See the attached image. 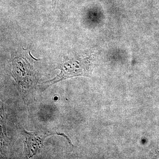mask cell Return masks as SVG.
<instances>
[{
    "instance_id": "6da1fadb",
    "label": "cell",
    "mask_w": 159,
    "mask_h": 159,
    "mask_svg": "<svg viewBox=\"0 0 159 159\" xmlns=\"http://www.w3.org/2000/svg\"><path fill=\"white\" fill-rule=\"evenodd\" d=\"M89 57L65 63L61 68V72L59 76L48 82L52 81V84L55 83L60 80L75 76L89 77L92 70V61Z\"/></svg>"
},
{
    "instance_id": "7a4b0ae2",
    "label": "cell",
    "mask_w": 159,
    "mask_h": 159,
    "mask_svg": "<svg viewBox=\"0 0 159 159\" xmlns=\"http://www.w3.org/2000/svg\"><path fill=\"white\" fill-rule=\"evenodd\" d=\"M26 145L28 154L30 157H33L41 148L44 140L48 136L52 134L51 133H28L26 132Z\"/></svg>"
}]
</instances>
